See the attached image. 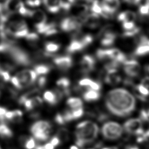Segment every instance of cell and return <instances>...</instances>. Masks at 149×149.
<instances>
[{
  "mask_svg": "<svg viewBox=\"0 0 149 149\" xmlns=\"http://www.w3.org/2000/svg\"><path fill=\"white\" fill-rule=\"evenodd\" d=\"M105 105L112 113L118 116L129 115L135 109L136 100L133 95L123 88H115L106 95Z\"/></svg>",
  "mask_w": 149,
  "mask_h": 149,
  "instance_id": "1",
  "label": "cell"
},
{
  "mask_svg": "<svg viewBox=\"0 0 149 149\" xmlns=\"http://www.w3.org/2000/svg\"><path fill=\"white\" fill-rule=\"evenodd\" d=\"M98 132V125L92 121L86 120L79 123L75 131L76 144L83 147L93 142L97 137Z\"/></svg>",
  "mask_w": 149,
  "mask_h": 149,
  "instance_id": "2",
  "label": "cell"
},
{
  "mask_svg": "<svg viewBox=\"0 0 149 149\" xmlns=\"http://www.w3.org/2000/svg\"><path fill=\"white\" fill-rule=\"evenodd\" d=\"M0 52L5 54L17 65L27 66L31 63L30 58L26 51L9 42L0 44Z\"/></svg>",
  "mask_w": 149,
  "mask_h": 149,
  "instance_id": "3",
  "label": "cell"
},
{
  "mask_svg": "<svg viewBox=\"0 0 149 149\" xmlns=\"http://www.w3.org/2000/svg\"><path fill=\"white\" fill-rule=\"evenodd\" d=\"M37 73L33 70H23L11 77L12 84L18 89H22L31 86L36 81Z\"/></svg>",
  "mask_w": 149,
  "mask_h": 149,
  "instance_id": "4",
  "label": "cell"
},
{
  "mask_svg": "<svg viewBox=\"0 0 149 149\" xmlns=\"http://www.w3.org/2000/svg\"><path fill=\"white\" fill-rule=\"evenodd\" d=\"M5 29L8 34L16 38L26 37L29 33L26 23L23 20L19 19L9 21L5 25Z\"/></svg>",
  "mask_w": 149,
  "mask_h": 149,
  "instance_id": "5",
  "label": "cell"
},
{
  "mask_svg": "<svg viewBox=\"0 0 149 149\" xmlns=\"http://www.w3.org/2000/svg\"><path fill=\"white\" fill-rule=\"evenodd\" d=\"M101 132L105 139L116 140L121 136L123 133V128L118 123L108 122L103 125Z\"/></svg>",
  "mask_w": 149,
  "mask_h": 149,
  "instance_id": "6",
  "label": "cell"
},
{
  "mask_svg": "<svg viewBox=\"0 0 149 149\" xmlns=\"http://www.w3.org/2000/svg\"><path fill=\"white\" fill-rule=\"evenodd\" d=\"M30 16L33 20L37 31L39 33L42 34L44 29L47 24V17L44 12L40 9L31 10Z\"/></svg>",
  "mask_w": 149,
  "mask_h": 149,
  "instance_id": "7",
  "label": "cell"
},
{
  "mask_svg": "<svg viewBox=\"0 0 149 149\" xmlns=\"http://www.w3.org/2000/svg\"><path fill=\"white\" fill-rule=\"evenodd\" d=\"M142 121L140 119H130L125 122L123 125L125 130L129 133L141 136L144 134V132L142 128Z\"/></svg>",
  "mask_w": 149,
  "mask_h": 149,
  "instance_id": "8",
  "label": "cell"
},
{
  "mask_svg": "<svg viewBox=\"0 0 149 149\" xmlns=\"http://www.w3.org/2000/svg\"><path fill=\"white\" fill-rule=\"evenodd\" d=\"M51 124L45 120H39L35 122L30 127L31 133L33 136L40 134H49L51 130Z\"/></svg>",
  "mask_w": 149,
  "mask_h": 149,
  "instance_id": "9",
  "label": "cell"
},
{
  "mask_svg": "<svg viewBox=\"0 0 149 149\" xmlns=\"http://www.w3.org/2000/svg\"><path fill=\"white\" fill-rule=\"evenodd\" d=\"M123 69L125 72L129 76L136 77L140 72V66L135 60L126 61L123 63Z\"/></svg>",
  "mask_w": 149,
  "mask_h": 149,
  "instance_id": "10",
  "label": "cell"
},
{
  "mask_svg": "<svg viewBox=\"0 0 149 149\" xmlns=\"http://www.w3.org/2000/svg\"><path fill=\"white\" fill-rule=\"evenodd\" d=\"M80 22L75 17H69L63 19L60 24L61 29L66 32H69L79 28Z\"/></svg>",
  "mask_w": 149,
  "mask_h": 149,
  "instance_id": "11",
  "label": "cell"
},
{
  "mask_svg": "<svg viewBox=\"0 0 149 149\" xmlns=\"http://www.w3.org/2000/svg\"><path fill=\"white\" fill-rule=\"evenodd\" d=\"M95 61L93 56L88 55H84L80 61L81 72L84 73H88L92 71L95 66Z\"/></svg>",
  "mask_w": 149,
  "mask_h": 149,
  "instance_id": "12",
  "label": "cell"
},
{
  "mask_svg": "<svg viewBox=\"0 0 149 149\" xmlns=\"http://www.w3.org/2000/svg\"><path fill=\"white\" fill-rule=\"evenodd\" d=\"M56 66L62 70H67L72 66L73 61L69 56H62L56 57L54 59Z\"/></svg>",
  "mask_w": 149,
  "mask_h": 149,
  "instance_id": "13",
  "label": "cell"
},
{
  "mask_svg": "<svg viewBox=\"0 0 149 149\" xmlns=\"http://www.w3.org/2000/svg\"><path fill=\"white\" fill-rule=\"evenodd\" d=\"M4 4L10 14L19 13L20 9L24 6L22 0H6Z\"/></svg>",
  "mask_w": 149,
  "mask_h": 149,
  "instance_id": "14",
  "label": "cell"
},
{
  "mask_svg": "<svg viewBox=\"0 0 149 149\" xmlns=\"http://www.w3.org/2000/svg\"><path fill=\"white\" fill-rule=\"evenodd\" d=\"M63 0H43L48 10L53 13H57L61 9Z\"/></svg>",
  "mask_w": 149,
  "mask_h": 149,
  "instance_id": "15",
  "label": "cell"
},
{
  "mask_svg": "<svg viewBox=\"0 0 149 149\" xmlns=\"http://www.w3.org/2000/svg\"><path fill=\"white\" fill-rule=\"evenodd\" d=\"M102 33L103 36L101 40V45L104 47L111 46L114 43L116 34L109 30L104 31Z\"/></svg>",
  "mask_w": 149,
  "mask_h": 149,
  "instance_id": "16",
  "label": "cell"
},
{
  "mask_svg": "<svg viewBox=\"0 0 149 149\" xmlns=\"http://www.w3.org/2000/svg\"><path fill=\"white\" fill-rule=\"evenodd\" d=\"M121 80L120 76L117 74L116 69L107 70V74L105 77V81L109 84H116Z\"/></svg>",
  "mask_w": 149,
  "mask_h": 149,
  "instance_id": "17",
  "label": "cell"
},
{
  "mask_svg": "<svg viewBox=\"0 0 149 149\" xmlns=\"http://www.w3.org/2000/svg\"><path fill=\"white\" fill-rule=\"evenodd\" d=\"M70 81L69 79L66 77H62L56 81V85L58 89L64 95H69L70 94Z\"/></svg>",
  "mask_w": 149,
  "mask_h": 149,
  "instance_id": "18",
  "label": "cell"
},
{
  "mask_svg": "<svg viewBox=\"0 0 149 149\" xmlns=\"http://www.w3.org/2000/svg\"><path fill=\"white\" fill-rule=\"evenodd\" d=\"M84 48H86L85 46L82 44L80 41L73 39L67 47L66 50L68 52L74 53L76 52L80 51Z\"/></svg>",
  "mask_w": 149,
  "mask_h": 149,
  "instance_id": "19",
  "label": "cell"
},
{
  "mask_svg": "<svg viewBox=\"0 0 149 149\" xmlns=\"http://www.w3.org/2000/svg\"><path fill=\"white\" fill-rule=\"evenodd\" d=\"M136 17V13L132 11H125L119 14L118 19L119 21L123 22H134Z\"/></svg>",
  "mask_w": 149,
  "mask_h": 149,
  "instance_id": "20",
  "label": "cell"
},
{
  "mask_svg": "<svg viewBox=\"0 0 149 149\" xmlns=\"http://www.w3.org/2000/svg\"><path fill=\"white\" fill-rule=\"evenodd\" d=\"M39 93H40V91L38 88H34V89H33V90L24 93L20 97V98L19 100V104L23 105L24 102L26 100L38 96V94H39Z\"/></svg>",
  "mask_w": 149,
  "mask_h": 149,
  "instance_id": "21",
  "label": "cell"
},
{
  "mask_svg": "<svg viewBox=\"0 0 149 149\" xmlns=\"http://www.w3.org/2000/svg\"><path fill=\"white\" fill-rule=\"evenodd\" d=\"M44 99L51 105H55L59 101L54 91H46L43 94Z\"/></svg>",
  "mask_w": 149,
  "mask_h": 149,
  "instance_id": "22",
  "label": "cell"
},
{
  "mask_svg": "<svg viewBox=\"0 0 149 149\" xmlns=\"http://www.w3.org/2000/svg\"><path fill=\"white\" fill-rule=\"evenodd\" d=\"M96 56L97 58L101 61H107L108 62H109L112 61L111 58L109 49H98L96 52Z\"/></svg>",
  "mask_w": 149,
  "mask_h": 149,
  "instance_id": "23",
  "label": "cell"
},
{
  "mask_svg": "<svg viewBox=\"0 0 149 149\" xmlns=\"http://www.w3.org/2000/svg\"><path fill=\"white\" fill-rule=\"evenodd\" d=\"M66 104L72 109L82 108L83 106L82 100L80 98L77 97L69 98V99H68Z\"/></svg>",
  "mask_w": 149,
  "mask_h": 149,
  "instance_id": "24",
  "label": "cell"
},
{
  "mask_svg": "<svg viewBox=\"0 0 149 149\" xmlns=\"http://www.w3.org/2000/svg\"><path fill=\"white\" fill-rule=\"evenodd\" d=\"M83 96L86 101H93L97 100L100 98V93H98V91L92 90H88L83 94Z\"/></svg>",
  "mask_w": 149,
  "mask_h": 149,
  "instance_id": "25",
  "label": "cell"
},
{
  "mask_svg": "<svg viewBox=\"0 0 149 149\" xmlns=\"http://www.w3.org/2000/svg\"><path fill=\"white\" fill-rule=\"evenodd\" d=\"M10 13L6 9L5 4L0 3V20L2 24H5L10 17Z\"/></svg>",
  "mask_w": 149,
  "mask_h": 149,
  "instance_id": "26",
  "label": "cell"
},
{
  "mask_svg": "<svg viewBox=\"0 0 149 149\" xmlns=\"http://www.w3.org/2000/svg\"><path fill=\"white\" fill-rule=\"evenodd\" d=\"M13 136L12 130L5 123L0 124V136L2 138H10Z\"/></svg>",
  "mask_w": 149,
  "mask_h": 149,
  "instance_id": "27",
  "label": "cell"
},
{
  "mask_svg": "<svg viewBox=\"0 0 149 149\" xmlns=\"http://www.w3.org/2000/svg\"><path fill=\"white\" fill-rule=\"evenodd\" d=\"M90 8L93 13L97 15L102 14V9L101 6L99 5V2L97 0H93L90 5Z\"/></svg>",
  "mask_w": 149,
  "mask_h": 149,
  "instance_id": "28",
  "label": "cell"
},
{
  "mask_svg": "<svg viewBox=\"0 0 149 149\" xmlns=\"http://www.w3.org/2000/svg\"><path fill=\"white\" fill-rule=\"evenodd\" d=\"M50 70V67L47 65L40 64L34 67V71L37 74H45Z\"/></svg>",
  "mask_w": 149,
  "mask_h": 149,
  "instance_id": "29",
  "label": "cell"
},
{
  "mask_svg": "<svg viewBox=\"0 0 149 149\" xmlns=\"http://www.w3.org/2000/svg\"><path fill=\"white\" fill-rule=\"evenodd\" d=\"M60 45L53 42H47L45 44V49L47 52L52 53L59 50Z\"/></svg>",
  "mask_w": 149,
  "mask_h": 149,
  "instance_id": "30",
  "label": "cell"
},
{
  "mask_svg": "<svg viewBox=\"0 0 149 149\" xmlns=\"http://www.w3.org/2000/svg\"><path fill=\"white\" fill-rule=\"evenodd\" d=\"M147 54H149L148 45H139L134 51V55L136 56H143Z\"/></svg>",
  "mask_w": 149,
  "mask_h": 149,
  "instance_id": "31",
  "label": "cell"
},
{
  "mask_svg": "<svg viewBox=\"0 0 149 149\" xmlns=\"http://www.w3.org/2000/svg\"><path fill=\"white\" fill-rule=\"evenodd\" d=\"M73 39L78 40L82 42V44L85 46V47H87L93 41V37L90 34H86L83 36H81L80 38H73Z\"/></svg>",
  "mask_w": 149,
  "mask_h": 149,
  "instance_id": "32",
  "label": "cell"
},
{
  "mask_svg": "<svg viewBox=\"0 0 149 149\" xmlns=\"http://www.w3.org/2000/svg\"><path fill=\"white\" fill-rule=\"evenodd\" d=\"M23 113L20 110H14L13 111V117L10 122L13 123H19L22 121Z\"/></svg>",
  "mask_w": 149,
  "mask_h": 149,
  "instance_id": "33",
  "label": "cell"
},
{
  "mask_svg": "<svg viewBox=\"0 0 149 149\" xmlns=\"http://www.w3.org/2000/svg\"><path fill=\"white\" fill-rule=\"evenodd\" d=\"M56 136L60 139V140L66 141L68 139V130L64 128L60 129L57 133Z\"/></svg>",
  "mask_w": 149,
  "mask_h": 149,
  "instance_id": "34",
  "label": "cell"
},
{
  "mask_svg": "<svg viewBox=\"0 0 149 149\" xmlns=\"http://www.w3.org/2000/svg\"><path fill=\"white\" fill-rule=\"evenodd\" d=\"M71 113H72V116L73 120L78 119L80 118L84 113V110L83 108H80L75 109H72L71 110Z\"/></svg>",
  "mask_w": 149,
  "mask_h": 149,
  "instance_id": "35",
  "label": "cell"
},
{
  "mask_svg": "<svg viewBox=\"0 0 149 149\" xmlns=\"http://www.w3.org/2000/svg\"><path fill=\"white\" fill-rule=\"evenodd\" d=\"M27 40L29 41V43L31 44H36L38 40V35L35 33H30L27 34V36L26 37Z\"/></svg>",
  "mask_w": 149,
  "mask_h": 149,
  "instance_id": "36",
  "label": "cell"
},
{
  "mask_svg": "<svg viewBox=\"0 0 149 149\" xmlns=\"http://www.w3.org/2000/svg\"><path fill=\"white\" fill-rule=\"evenodd\" d=\"M136 90L141 95L147 96L149 95V90L141 83L136 86Z\"/></svg>",
  "mask_w": 149,
  "mask_h": 149,
  "instance_id": "37",
  "label": "cell"
},
{
  "mask_svg": "<svg viewBox=\"0 0 149 149\" xmlns=\"http://www.w3.org/2000/svg\"><path fill=\"white\" fill-rule=\"evenodd\" d=\"M140 30V29L139 27H134V29H133L132 30H128V31H126L123 36L125 37H132V36H135L136 34H137V33H139Z\"/></svg>",
  "mask_w": 149,
  "mask_h": 149,
  "instance_id": "38",
  "label": "cell"
},
{
  "mask_svg": "<svg viewBox=\"0 0 149 149\" xmlns=\"http://www.w3.org/2000/svg\"><path fill=\"white\" fill-rule=\"evenodd\" d=\"M36 141L32 137H30L26 143L24 147L26 149H34L36 148Z\"/></svg>",
  "mask_w": 149,
  "mask_h": 149,
  "instance_id": "39",
  "label": "cell"
},
{
  "mask_svg": "<svg viewBox=\"0 0 149 149\" xmlns=\"http://www.w3.org/2000/svg\"><path fill=\"white\" fill-rule=\"evenodd\" d=\"M139 12L141 15H147L149 14V3H147L144 5H141L139 7Z\"/></svg>",
  "mask_w": 149,
  "mask_h": 149,
  "instance_id": "40",
  "label": "cell"
},
{
  "mask_svg": "<svg viewBox=\"0 0 149 149\" xmlns=\"http://www.w3.org/2000/svg\"><path fill=\"white\" fill-rule=\"evenodd\" d=\"M93 80L89 78H84L79 81V85L81 87H87V88L92 83Z\"/></svg>",
  "mask_w": 149,
  "mask_h": 149,
  "instance_id": "41",
  "label": "cell"
},
{
  "mask_svg": "<svg viewBox=\"0 0 149 149\" xmlns=\"http://www.w3.org/2000/svg\"><path fill=\"white\" fill-rule=\"evenodd\" d=\"M123 28L126 30H130L134 29L135 27V24L134 22H123L122 24Z\"/></svg>",
  "mask_w": 149,
  "mask_h": 149,
  "instance_id": "42",
  "label": "cell"
},
{
  "mask_svg": "<svg viewBox=\"0 0 149 149\" xmlns=\"http://www.w3.org/2000/svg\"><path fill=\"white\" fill-rule=\"evenodd\" d=\"M7 111L5 108L0 107V122H1V123H4L5 122L7 121L5 118V114Z\"/></svg>",
  "mask_w": 149,
  "mask_h": 149,
  "instance_id": "43",
  "label": "cell"
},
{
  "mask_svg": "<svg viewBox=\"0 0 149 149\" xmlns=\"http://www.w3.org/2000/svg\"><path fill=\"white\" fill-rule=\"evenodd\" d=\"M88 90H92L98 91L101 89V84L98 81H93L90 86L87 88Z\"/></svg>",
  "mask_w": 149,
  "mask_h": 149,
  "instance_id": "44",
  "label": "cell"
},
{
  "mask_svg": "<svg viewBox=\"0 0 149 149\" xmlns=\"http://www.w3.org/2000/svg\"><path fill=\"white\" fill-rule=\"evenodd\" d=\"M55 120L57 123L59 125H63L64 123H66L64 117L63 116V114L60 113H58L56 114V115L55 117Z\"/></svg>",
  "mask_w": 149,
  "mask_h": 149,
  "instance_id": "45",
  "label": "cell"
},
{
  "mask_svg": "<svg viewBox=\"0 0 149 149\" xmlns=\"http://www.w3.org/2000/svg\"><path fill=\"white\" fill-rule=\"evenodd\" d=\"M26 2L30 6H38L41 3V0H26Z\"/></svg>",
  "mask_w": 149,
  "mask_h": 149,
  "instance_id": "46",
  "label": "cell"
},
{
  "mask_svg": "<svg viewBox=\"0 0 149 149\" xmlns=\"http://www.w3.org/2000/svg\"><path fill=\"white\" fill-rule=\"evenodd\" d=\"M50 143L52 144V145L53 146L55 147V146H58V145L60 144L61 140H60V139L56 136L53 137L51 139V141H50Z\"/></svg>",
  "mask_w": 149,
  "mask_h": 149,
  "instance_id": "47",
  "label": "cell"
},
{
  "mask_svg": "<svg viewBox=\"0 0 149 149\" xmlns=\"http://www.w3.org/2000/svg\"><path fill=\"white\" fill-rule=\"evenodd\" d=\"M29 137H28V136H26V135H22V136H21L20 137L19 139V141L20 144L22 146H23L24 147V145H25V144H26V143L27 142V141L28 139H29Z\"/></svg>",
  "mask_w": 149,
  "mask_h": 149,
  "instance_id": "48",
  "label": "cell"
},
{
  "mask_svg": "<svg viewBox=\"0 0 149 149\" xmlns=\"http://www.w3.org/2000/svg\"><path fill=\"white\" fill-rule=\"evenodd\" d=\"M141 84H143L144 87H146L149 90V77L146 76L144 77L141 80Z\"/></svg>",
  "mask_w": 149,
  "mask_h": 149,
  "instance_id": "49",
  "label": "cell"
},
{
  "mask_svg": "<svg viewBox=\"0 0 149 149\" xmlns=\"http://www.w3.org/2000/svg\"><path fill=\"white\" fill-rule=\"evenodd\" d=\"M46 83V79L44 77H40L38 80V85L40 87H43Z\"/></svg>",
  "mask_w": 149,
  "mask_h": 149,
  "instance_id": "50",
  "label": "cell"
},
{
  "mask_svg": "<svg viewBox=\"0 0 149 149\" xmlns=\"http://www.w3.org/2000/svg\"><path fill=\"white\" fill-rule=\"evenodd\" d=\"M125 2L132 5H137L138 4L141 0H123Z\"/></svg>",
  "mask_w": 149,
  "mask_h": 149,
  "instance_id": "51",
  "label": "cell"
},
{
  "mask_svg": "<svg viewBox=\"0 0 149 149\" xmlns=\"http://www.w3.org/2000/svg\"><path fill=\"white\" fill-rule=\"evenodd\" d=\"M44 147L45 149H54V146H53L50 142L44 144Z\"/></svg>",
  "mask_w": 149,
  "mask_h": 149,
  "instance_id": "52",
  "label": "cell"
},
{
  "mask_svg": "<svg viewBox=\"0 0 149 149\" xmlns=\"http://www.w3.org/2000/svg\"><path fill=\"white\" fill-rule=\"evenodd\" d=\"M40 116V113L38 112H33L30 114V116L32 118H38Z\"/></svg>",
  "mask_w": 149,
  "mask_h": 149,
  "instance_id": "53",
  "label": "cell"
},
{
  "mask_svg": "<svg viewBox=\"0 0 149 149\" xmlns=\"http://www.w3.org/2000/svg\"><path fill=\"white\" fill-rule=\"evenodd\" d=\"M69 149H79V148H78L76 146H72L70 147Z\"/></svg>",
  "mask_w": 149,
  "mask_h": 149,
  "instance_id": "54",
  "label": "cell"
},
{
  "mask_svg": "<svg viewBox=\"0 0 149 149\" xmlns=\"http://www.w3.org/2000/svg\"><path fill=\"white\" fill-rule=\"evenodd\" d=\"M129 149H139V148L137 147H132L130 148Z\"/></svg>",
  "mask_w": 149,
  "mask_h": 149,
  "instance_id": "55",
  "label": "cell"
},
{
  "mask_svg": "<svg viewBox=\"0 0 149 149\" xmlns=\"http://www.w3.org/2000/svg\"><path fill=\"white\" fill-rule=\"evenodd\" d=\"M109 149H118V148L115 147H109Z\"/></svg>",
  "mask_w": 149,
  "mask_h": 149,
  "instance_id": "56",
  "label": "cell"
},
{
  "mask_svg": "<svg viewBox=\"0 0 149 149\" xmlns=\"http://www.w3.org/2000/svg\"><path fill=\"white\" fill-rule=\"evenodd\" d=\"M147 115H148V118H149V109L147 111Z\"/></svg>",
  "mask_w": 149,
  "mask_h": 149,
  "instance_id": "57",
  "label": "cell"
},
{
  "mask_svg": "<svg viewBox=\"0 0 149 149\" xmlns=\"http://www.w3.org/2000/svg\"><path fill=\"white\" fill-rule=\"evenodd\" d=\"M147 70H148V72H149V66H148L147 67Z\"/></svg>",
  "mask_w": 149,
  "mask_h": 149,
  "instance_id": "58",
  "label": "cell"
},
{
  "mask_svg": "<svg viewBox=\"0 0 149 149\" xmlns=\"http://www.w3.org/2000/svg\"><path fill=\"white\" fill-rule=\"evenodd\" d=\"M103 1H107V2H108V1H113V0H103Z\"/></svg>",
  "mask_w": 149,
  "mask_h": 149,
  "instance_id": "59",
  "label": "cell"
},
{
  "mask_svg": "<svg viewBox=\"0 0 149 149\" xmlns=\"http://www.w3.org/2000/svg\"><path fill=\"white\" fill-rule=\"evenodd\" d=\"M102 149H109V148H108V147H106V148H102Z\"/></svg>",
  "mask_w": 149,
  "mask_h": 149,
  "instance_id": "60",
  "label": "cell"
},
{
  "mask_svg": "<svg viewBox=\"0 0 149 149\" xmlns=\"http://www.w3.org/2000/svg\"><path fill=\"white\" fill-rule=\"evenodd\" d=\"M147 3H149V0H147Z\"/></svg>",
  "mask_w": 149,
  "mask_h": 149,
  "instance_id": "61",
  "label": "cell"
},
{
  "mask_svg": "<svg viewBox=\"0 0 149 149\" xmlns=\"http://www.w3.org/2000/svg\"><path fill=\"white\" fill-rule=\"evenodd\" d=\"M0 149H1V147H0Z\"/></svg>",
  "mask_w": 149,
  "mask_h": 149,
  "instance_id": "62",
  "label": "cell"
},
{
  "mask_svg": "<svg viewBox=\"0 0 149 149\" xmlns=\"http://www.w3.org/2000/svg\"><path fill=\"white\" fill-rule=\"evenodd\" d=\"M44 149H45V148H44Z\"/></svg>",
  "mask_w": 149,
  "mask_h": 149,
  "instance_id": "63",
  "label": "cell"
}]
</instances>
